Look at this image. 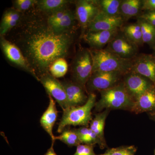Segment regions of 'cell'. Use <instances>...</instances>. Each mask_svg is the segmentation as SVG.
Masks as SVG:
<instances>
[{
    "mask_svg": "<svg viewBox=\"0 0 155 155\" xmlns=\"http://www.w3.org/2000/svg\"><path fill=\"white\" fill-rule=\"evenodd\" d=\"M31 14L20 22L14 44L19 48L31 69L39 78L49 73L52 64L69 54L75 31L60 33L48 24L45 15Z\"/></svg>",
    "mask_w": 155,
    "mask_h": 155,
    "instance_id": "cell-1",
    "label": "cell"
},
{
    "mask_svg": "<svg viewBox=\"0 0 155 155\" xmlns=\"http://www.w3.org/2000/svg\"><path fill=\"white\" fill-rule=\"evenodd\" d=\"M93 63V73L119 72L125 75L130 72L133 60L124 59L105 48L90 49Z\"/></svg>",
    "mask_w": 155,
    "mask_h": 155,
    "instance_id": "cell-2",
    "label": "cell"
},
{
    "mask_svg": "<svg viewBox=\"0 0 155 155\" xmlns=\"http://www.w3.org/2000/svg\"><path fill=\"white\" fill-rule=\"evenodd\" d=\"M100 92L101 98L95 106L97 111L103 109L131 111L134 104V102L127 93L122 80L115 86Z\"/></svg>",
    "mask_w": 155,
    "mask_h": 155,
    "instance_id": "cell-3",
    "label": "cell"
},
{
    "mask_svg": "<svg viewBox=\"0 0 155 155\" xmlns=\"http://www.w3.org/2000/svg\"><path fill=\"white\" fill-rule=\"evenodd\" d=\"M96 103V95L91 93L89 94L88 99L83 105L70 107L63 111L58 125V133H62L65 127L69 125L87 126L92 120L91 111Z\"/></svg>",
    "mask_w": 155,
    "mask_h": 155,
    "instance_id": "cell-4",
    "label": "cell"
},
{
    "mask_svg": "<svg viewBox=\"0 0 155 155\" xmlns=\"http://www.w3.org/2000/svg\"><path fill=\"white\" fill-rule=\"evenodd\" d=\"M93 73V63L89 49L78 51L71 65L72 81L86 89V84Z\"/></svg>",
    "mask_w": 155,
    "mask_h": 155,
    "instance_id": "cell-5",
    "label": "cell"
},
{
    "mask_svg": "<svg viewBox=\"0 0 155 155\" xmlns=\"http://www.w3.org/2000/svg\"><path fill=\"white\" fill-rule=\"evenodd\" d=\"M45 14L48 24L55 31L60 33L75 31L78 22L75 12L68 7Z\"/></svg>",
    "mask_w": 155,
    "mask_h": 155,
    "instance_id": "cell-6",
    "label": "cell"
},
{
    "mask_svg": "<svg viewBox=\"0 0 155 155\" xmlns=\"http://www.w3.org/2000/svg\"><path fill=\"white\" fill-rule=\"evenodd\" d=\"M122 82L127 93L134 102L142 95L155 86L148 78L132 71L124 75Z\"/></svg>",
    "mask_w": 155,
    "mask_h": 155,
    "instance_id": "cell-7",
    "label": "cell"
},
{
    "mask_svg": "<svg viewBox=\"0 0 155 155\" xmlns=\"http://www.w3.org/2000/svg\"><path fill=\"white\" fill-rule=\"evenodd\" d=\"M124 75L119 72H94L86 84V91L90 94L108 89L122 81Z\"/></svg>",
    "mask_w": 155,
    "mask_h": 155,
    "instance_id": "cell-8",
    "label": "cell"
},
{
    "mask_svg": "<svg viewBox=\"0 0 155 155\" xmlns=\"http://www.w3.org/2000/svg\"><path fill=\"white\" fill-rule=\"evenodd\" d=\"M97 0H78L75 2V14L80 25L81 35L87 31L89 25L100 13Z\"/></svg>",
    "mask_w": 155,
    "mask_h": 155,
    "instance_id": "cell-9",
    "label": "cell"
},
{
    "mask_svg": "<svg viewBox=\"0 0 155 155\" xmlns=\"http://www.w3.org/2000/svg\"><path fill=\"white\" fill-rule=\"evenodd\" d=\"M105 49L121 58L128 60L133 59L139 54L138 46L127 38L121 29Z\"/></svg>",
    "mask_w": 155,
    "mask_h": 155,
    "instance_id": "cell-10",
    "label": "cell"
},
{
    "mask_svg": "<svg viewBox=\"0 0 155 155\" xmlns=\"http://www.w3.org/2000/svg\"><path fill=\"white\" fill-rule=\"evenodd\" d=\"M0 45L4 54L10 62L29 73L39 81L35 72L31 69L21 50L16 45L6 39L4 36H1Z\"/></svg>",
    "mask_w": 155,
    "mask_h": 155,
    "instance_id": "cell-11",
    "label": "cell"
},
{
    "mask_svg": "<svg viewBox=\"0 0 155 155\" xmlns=\"http://www.w3.org/2000/svg\"><path fill=\"white\" fill-rule=\"evenodd\" d=\"M39 81L45 89L48 95L55 100L63 111L69 107L67 94L61 82L50 73L41 76L39 78Z\"/></svg>",
    "mask_w": 155,
    "mask_h": 155,
    "instance_id": "cell-12",
    "label": "cell"
},
{
    "mask_svg": "<svg viewBox=\"0 0 155 155\" xmlns=\"http://www.w3.org/2000/svg\"><path fill=\"white\" fill-rule=\"evenodd\" d=\"M131 71L147 78L155 85V56L153 54H138L133 59Z\"/></svg>",
    "mask_w": 155,
    "mask_h": 155,
    "instance_id": "cell-13",
    "label": "cell"
},
{
    "mask_svg": "<svg viewBox=\"0 0 155 155\" xmlns=\"http://www.w3.org/2000/svg\"><path fill=\"white\" fill-rule=\"evenodd\" d=\"M125 21L121 16H107L100 12L89 25L87 31H110L121 29Z\"/></svg>",
    "mask_w": 155,
    "mask_h": 155,
    "instance_id": "cell-14",
    "label": "cell"
},
{
    "mask_svg": "<svg viewBox=\"0 0 155 155\" xmlns=\"http://www.w3.org/2000/svg\"><path fill=\"white\" fill-rule=\"evenodd\" d=\"M119 29L100 31H87L82 36L91 49L101 50L111 41Z\"/></svg>",
    "mask_w": 155,
    "mask_h": 155,
    "instance_id": "cell-15",
    "label": "cell"
},
{
    "mask_svg": "<svg viewBox=\"0 0 155 155\" xmlns=\"http://www.w3.org/2000/svg\"><path fill=\"white\" fill-rule=\"evenodd\" d=\"M61 83L66 91L69 107L82 106L86 102L88 97L85 93L86 89L72 81Z\"/></svg>",
    "mask_w": 155,
    "mask_h": 155,
    "instance_id": "cell-16",
    "label": "cell"
},
{
    "mask_svg": "<svg viewBox=\"0 0 155 155\" xmlns=\"http://www.w3.org/2000/svg\"><path fill=\"white\" fill-rule=\"evenodd\" d=\"M49 98L48 106L42 115L40 122L41 127L49 135L52 141L55 142V136L54 135L53 130L58 118V111L54 99L50 95H49Z\"/></svg>",
    "mask_w": 155,
    "mask_h": 155,
    "instance_id": "cell-17",
    "label": "cell"
},
{
    "mask_svg": "<svg viewBox=\"0 0 155 155\" xmlns=\"http://www.w3.org/2000/svg\"><path fill=\"white\" fill-rule=\"evenodd\" d=\"M155 110V86L150 89L135 102L131 111L141 113Z\"/></svg>",
    "mask_w": 155,
    "mask_h": 155,
    "instance_id": "cell-18",
    "label": "cell"
},
{
    "mask_svg": "<svg viewBox=\"0 0 155 155\" xmlns=\"http://www.w3.org/2000/svg\"><path fill=\"white\" fill-rule=\"evenodd\" d=\"M21 19V12L14 8L6 10L3 14L0 25L1 36H4L10 29L18 25Z\"/></svg>",
    "mask_w": 155,
    "mask_h": 155,
    "instance_id": "cell-19",
    "label": "cell"
},
{
    "mask_svg": "<svg viewBox=\"0 0 155 155\" xmlns=\"http://www.w3.org/2000/svg\"><path fill=\"white\" fill-rule=\"evenodd\" d=\"M142 0H122L119 14L126 22L131 17L141 14Z\"/></svg>",
    "mask_w": 155,
    "mask_h": 155,
    "instance_id": "cell-20",
    "label": "cell"
},
{
    "mask_svg": "<svg viewBox=\"0 0 155 155\" xmlns=\"http://www.w3.org/2000/svg\"><path fill=\"white\" fill-rule=\"evenodd\" d=\"M71 2L68 0H38L36 6L38 11L49 14L67 7Z\"/></svg>",
    "mask_w": 155,
    "mask_h": 155,
    "instance_id": "cell-21",
    "label": "cell"
},
{
    "mask_svg": "<svg viewBox=\"0 0 155 155\" xmlns=\"http://www.w3.org/2000/svg\"><path fill=\"white\" fill-rule=\"evenodd\" d=\"M121 30L127 38L139 47L141 46L144 44L143 41L141 25L138 20L135 23L122 26Z\"/></svg>",
    "mask_w": 155,
    "mask_h": 155,
    "instance_id": "cell-22",
    "label": "cell"
},
{
    "mask_svg": "<svg viewBox=\"0 0 155 155\" xmlns=\"http://www.w3.org/2000/svg\"><path fill=\"white\" fill-rule=\"evenodd\" d=\"M109 110H106L103 112L96 115L95 117L91 122L89 128L100 139L104 144L106 145L104 136V128L105 124L106 118L109 114Z\"/></svg>",
    "mask_w": 155,
    "mask_h": 155,
    "instance_id": "cell-23",
    "label": "cell"
},
{
    "mask_svg": "<svg viewBox=\"0 0 155 155\" xmlns=\"http://www.w3.org/2000/svg\"><path fill=\"white\" fill-rule=\"evenodd\" d=\"M74 130L77 133L81 143L91 145L94 146L97 144L101 149L104 148L106 147L90 128L82 127Z\"/></svg>",
    "mask_w": 155,
    "mask_h": 155,
    "instance_id": "cell-24",
    "label": "cell"
},
{
    "mask_svg": "<svg viewBox=\"0 0 155 155\" xmlns=\"http://www.w3.org/2000/svg\"><path fill=\"white\" fill-rule=\"evenodd\" d=\"M100 12L112 17L120 16L119 14L122 0H97Z\"/></svg>",
    "mask_w": 155,
    "mask_h": 155,
    "instance_id": "cell-25",
    "label": "cell"
},
{
    "mask_svg": "<svg viewBox=\"0 0 155 155\" xmlns=\"http://www.w3.org/2000/svg\"><path fill=\"white\" fill-rule=\"evenodd\" d=\"M137 20L141 25L143 43L153 50L155 48V27L143 19L137 18Z\"/></svg>",
    "mask_w": 155,
    "mask_h": 155,
    "instance_id": "cell-26",
    "label": "cell"
},
{
    "mask_svg": "<svg viewBox=\"0 0 155 155\" xmlns=\"http://www.w3.org/2000/svg\"><path fill=\"white\" fill-rule=\"evenodd\" d=\"M55 140L63 142L69 147L77 146L81 143L78 136L74 129H65L60 135L55 137Z\"/></svg>",
    "mask_w": 155,
    "mask_h": 155,
    "instance_id": "cell-27",
    "label": "cell"
},
{
    "mask_svg": "<svg viewBox=\"0 0 155 155\" xmlns=\"http://www.w3.org/2000/svg\"><path fill=\"white\" fill-rule=\"evenodd\" d=\"M68 69V65L64 58H59L52 64L49 69V73L56 78L63 77Z\"/></svg>",
    "mask_w": 155,
    "mask_h": 155,
    "instance_id": "cell-28",
    "label": "cell"
},
{
    "mask_svg": "<svg viewBox=\"0 0 155 155\" xmlns=\"http://www.w3.org/2000/svg\"><path fill=\"white\" fill-rule=\"evenodd\" d=\"M38 0H15L13 1L14 8L19 12L28 11L34 6L36 5Z\"/></svg>",
    "mask_w": 155,
    "mask_h": 155,
    "instance_id": "cell-29",
    "label": "cell"
},
{
    "mask_svg": "<svg viewBox=\"0 0 155 155\" xmlns=\"http://www.w3.org/2000/svg\"><path fill=\"white\" fill-rule=\"evenodd\" d=\"M111 155H134L137 148L134 146H122L110 149Z\"/></svg>",
    "mask_w": 155,
    "mask_h": 155,
    "instance_id": "cell-30",
    "label": "cell"
},
{
    "mask_svg": "<svg viewBox=\"0 0 155 155\" xmlns=\"http://www.w3.org/2000/svg\"><path fill=\"white\" fill-rule=\"evenodd\" d=\"M94 146L80 144L77 146L76 151L73 155H97L94 150Z\"/></svg>",
    "mask_w": 155,
    "mask_h": 155,
    "instance_id": "cell-31",
    "label": "cell"
},
{
    "mask_svg": "<svg viewBox=\"0 0 155 155\" xmlns=\"http://www.w3.org/2000/svg\"><path fill=\"white\" fill-rule=\"evenodd\" d=\"M137 18L143 19L155 27V11H144L137 17Z\"/></svg>",
    "mask_w": 155,
    "mask_h": 155,
    "instance_id": "cell-32",
    "label": "cell"
},
{
    "mask_svg": "<svg viewBox=\"0 0 155 155\" xmlns=\"http://www.w3.org/2000/svg\"><path fill=\"white\" fill-rule=\"evenodd\" d=\"M142 11H155V0H142Z\"/></svg>",
    "mask_w": 155,
    "mask_h": 155,
    "instance_id": "cell-33",
    "label": "cell"
},
{
    "mask_svg": "<svg viewBox=\"0 0 155 155\" xmlns=\"http://www.w3.org/2000/svg\"><path fill=\"white\" fill-rule=\"evenodd\" d=\"M54 142H52L51 146L50 147V148L48 149L47 151L44 155H57L54 150Z\"/></svg>",
    "mask_w": 155,
    "mask_h": 155,
    "instance_id": "cell-34",
    "label": "cell"
},
{
    "mask_svg": "<svg viewBox=\"0 0 155 155\" xmlns=\"http://www.w3.org/2000/svg\"><path fill=\"white\" fill-rule=\"evenodd\" d=\"M111 155L110 152V149L107 150L106 151L105 153H104V154H100V155Z\"/></svg>",
    "mask_w": 155,
    "mask_h": 155,
    "instance_id": "cell-35",
    "label": "cell"
},
{
    "mask_svg": "<svg viewBox=\"0 0 155 155\" xmlns=\"http://www.w3.org/2000/svg\"><path fill=\"white\" fill-rule=\"evenodd\" d=\"M153 51V54L155 56V48Z\"/></svg>",
    "mask_w": 155,
    "mask_h": 155,
    "instance_id": "cell-36",
    "label": "cell"
},
{
    "mask_svg": "<svg viewBox=\"0 0 155 155\" xmlns=\"http://www.w3.org/2000/svg\"></svg>",
    "mask_w": 155,
    "mask_h": 155,
    "instance_id": "cell-37",
    "label": "cell"
}]
</instances>
